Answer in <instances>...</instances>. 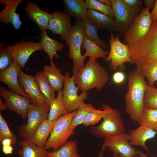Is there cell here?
Instances as JSON below:
<instances>
[{"instance_id": "1", "label": "cell", "mask_w": 157, "mask_h": 157, "mask_svg": "<svg viewBox=\"0 0 157 157\" xmlns=\"http://www.w3.org/2000/svg\"><path fill=\"white\" fill-rule=\"evenodd\" d=\"M148 85L140 69L136 67L130 72L128 90L125 96V111L132 120L138 123L141 118Z\"/></svg>"}, {"instance_id": "2", "label": "cell", "mask_w": 157, "mask_h": 157, "mask_svg": "<svg viewBox=\"0 0 157 157\" xmlns=\"http://www.w3.org/2000/svg\"><path fill=\"white\" fill-rule=\"evenodd\" d=\"M126 44L130 58L139 69L149 63H157V21L153 22L143 38L134 43Z\"/></svg>"}, {"instance_id": "3", "label": "cell", "mask_w": 157, "mask_h": 157, "mask_svg": "<svg viewBox=\"0 0 157 157\" xmlns=\"http://www.w3.org/2000/svg\"><path fill=\"white\" fill-rule=\"evenodd\" d=\"M75 83L82 92L94 88L100 90L108 83L109 76L96 59L90 58L86 64L73 73Z\"/></svg>"}, {"instance_id": "4", "label": "cell", "mask_w": 157, "mask_h": 157, "mask_svg": "<svg viewBox=\"0 0 157 157\" xmlns=\"http://www.w3.org/2000/svg\"><path fill=\"white\" fill-rule=\"evenodd\" d=\"M102 122L98 126H92L90 133L98 138L116 135L126 133V128L118 109H112L102 118Z\"/></svg>"}, {"instance_id": "5", "label": "cell", "mask_w": 157, "mask_h": 157, "mask_svg": "<svg viewBox=\"0 0 157 157\" xmlns=\"http://www.w3.org/2000/svg\"><path fill=\"white\" fill-rule=\"evenodd\" d=\"M77 110L60 117L55 122L44 149L56 151L64 145L74 134L69 129L70 123L76 114Z\"/></svg>"}, {"instance_id": "6", "label": "cell", "mask_w": 157, "mask_h": 157, "mask_svg": "<svg viewBox=\"0 0 157 157\" xmlns=\"http://www.w3.org/2000/svg\"><path fill=\"white\" fill-rule=\"evenodd\" d=\"M50 106L47 103L40 105L31 104L27 113V122L18 128V133L22 139L28 140L42 122L47 119Z\"/></svg>"}, {"instance_id": "7", "label": "cell", "mask_w": 157, "mask_h": 157, "mask_svg": "<svg viewBox=\"0 0 157 157\" xmlns=\"http://www.w3.org/2000/svg\"><path fill=\"white\" fill-rule=\"evenodd\" d=\"M76 21L72 26L69 39V57L73 61V73L84 66L86 58L81 53V46L85 36L82 28L81 20L75 18Z\"/></svg>"}, {"instance_id": "8", "label": "cell", "mask_w": 157, "mask_h": 157, "mask_svg": "<svg viewBox=\"0 0 157 157\" xmlns=\"http://www.w3.org/2000/svg\"><path fill=\"white\" fill-rule=\"evenodd\" d=\"M149 10L145 7L142 9L140 13L124 34L125 43L126 44L134 43L147 35L153 22Z\"/></svg>"}, {"instance_id": "9", "label": "cell", "mask_w": 157, "mask_h": 157, "mask_svg": "<svg viewBox=\"0 0 157 157\" xmlns=\"http://www.w3.org/2000/svg\"><path fill=\"white\" fill-rule=\"evenodd\" d=\"M109 41L110 51L105 60L110 62V67L111 69L116 71L118 68H123L124 64L126 62L134 64L130 58L127 45L120 41L118 35H115L113 32H110Z\"/></svg>"}, {"instance_id": "10", "label": "cell", "mask_w": 157, "mask_h": 157, "mask_svg": "<svg viewBox=\"0 0 157 157\" xmlns=\"http://www.w3.org/2000/svg\"><path fill=\"white\" fill-rule=\"evenodd\" d=\"M117 32L123 34L127 30L136 17L140 13L141 8H132L128 7L122 0H111Z\"/></svg>"}, {"instance_id": "11", "label": "cell", "mask_w": 157, "mask_h": 157, "mask_svg": "<svg viewBox=\"0 0 157 157\" xmlns=\"http://www.w3.org/2000/svg\"><path fill=\"white\" fill-rule=\"evenodd\" d=\"M65 75V78L63 89V103L68 113L77 110L88 97L87 91L82 92L78 94L79 88L76 86L73 76L70 77L69 73Z\"/></svg>"}, {"instance_id": "12", "label": "cell", "mask_w": 157, "mask_h": 157, "mask_svg": "<svg viewBox=\"0 0 157 157\" xmlns=\"http://www.w3.org/2000/svg\"><path fill=\"white\" fill-rule=\"evenodd\" d=\"M129 134L126 133L111 136L104 138L101 150L106 147L113 153L117 154L119 157H133L137 151L129 143Z\"/></svg>"}, {"instance_id": "13", "label": "cell", "mask_w": 157, "mask_h": 157, "mask_svg": "<svg viewBox=\"0 0 157 157\" xmlns=\"http://www.w3.org/2000/svg\"><path fill=\"white\" fill-rule=\"evenodd\" d=\"M0 95L4 99L7 109L20 115L25 121L27 118L28 110L31 104L29 100L1 86L0 87Z\"/></svg>"}, {"instance_id": "14", "label": "cell", "mask_w": 157, "mask_h": 157, "mask_svg": "<svg viewBox=\"0 0 157 157\" xmlns=\"http://www.w3.org/2000/svg\"><path fill=\"white\" fill-rule=\"evenodd\" d=\"M6 47L12 55L14 60L22 68L24 67L30 56L34 52L42 50L39 42L28 41L24 39Z\"/></svg>"}, {"instance_id": "15", "label": "cell", "mask_w": 157, "mask_h": 157, "mask_svg": "<svg viewBox=\"0 0 157 157\" xmlns=\"http://www.w3.org/2000/svg\"><path fill=\"white\" fill-rule=\"evenodd\" d=\"M18 78L20 86L28 96L31 104L40 105L46 103L35 76L26 74L21 70L19 73Z\"/></svg>"}, {"instance_id": "16", "label": "cell", "mask_w": 157, "mask_h": 157, "mask_svg": "<svg viewBox=\"0 0 157 157\" xmlns=\"http://www.w3.org/2000/svg\"><path fill=\"white\" fill-rule=\"evenodd\" d=\"M71 17L64 11H55L52 14L47 29L51 31L53 34L60 35L61 38L66 41L67 46L72 28Z\"/></svg>"}, {"instance_id": "17", "label": "cell", "mask_w": 157, "mask_h": 157, "mask_svg": "<svg viewBox=\"0 0 157 157\" xmlns=\"http://www.w3.org/2000/svg\"><path fill=\"white\" fill-rule=\"evenodd\" d=\"M22 68L19 64L14 60L9 67L0 71V81L6 85L10 90L28 99L19 82L18 74Z\"/></svg>"}, {"instance_id": "18", "label": "cell", "mask_w": 157, "mask_h": 157, "mask_svg": "<svg viewBox=\"0 0 157 157\" xmlns=\"http://www.w3.org/2000/svg\"><path fill=\"white\" fill-rule=\"evenodd\" d=\"M24 0H0L1 4L5 5L0 12V22L5 25L11 24L16 30L19 29L22 23L20 15L16 12L19 5Z\"/></svg>"}, {"instance_id": "19", "label": "cell", "mask_w": 157, "mask_h": 157, "mask_svg": "<svg viewBox=\"0 0 157 157\" xmlns=\"http://www.w3.org/2000/svg\"><path fill=\"white\" fill-rule=\"evenodd\" d=\"M25 10L30 18L37 25L41 31L47 29L52 14L44 11L36 3L29 0Z\"/></svg>"}, {"instance_id": "20", "label": "cell", "mask_w": 157, "mask_h": 157, "mask_svg": "<svg viewBox=\"0 0 157 157\" xmlns=\"http://www.w3.org/2000/svg\"><path fill=\"white\" fill-rule=\"evenodd\" d=\"M129 131V143L131 145L142 147L146 151L149 150L145 144L148 140L154 138L157 132L142 125Z\"/></svg>"}, {"instance_id": "21", "label": "cell", "mask_w": 157, "mask_h": 157, "mask_svg": "<svg viewBox=\"0 0 157 157\" xmlns=\"http://www.w3.org/2000/svg\"><path fill=\"white\" fill-rule=\"evenodd\" d=\"M40 35L41 37V40L39 42L40 46L49 56L51 65H54L53 57L55 56L57 59L59 58V55L57 52L62 51L64 47V45L62 43L50 38L47 35L46 31H41Z\"/></svg>"}, {"instance_id": "22", "label": "cell", "mask_w": 157, "mask_h": 157, "mask_svg": "<svg viewBox=\"0 0 157 157\" xmlns=\"http://www.w3.org/2000/svg\"><path fill=\"white\" fill-rule=\"evenodd\" d=\"M88 19L98 28L111 32H117L114 19L109 16L93 9H88Z\"/></svg>"}, {"instance_id": "23", "label": "cell", "mask_w": 157, "mask_h": 157, "mask_svg": "<svg viewBox=\"0 0 157 157\" xmlns=\"http://www.w3.org/2000/svg\"><path fill=\"white\" fill-rule=\"evenodd\" d=\"M55 122L51 121L47 119H45L28 140L39 147L44 148Z\"/></svg>"}, {"instance_id": "24", "label": "cell", "mask_w": 157, "mask_h": 157, "mask_svg": "<svg viewBox=\"0 0 157 157\" xmlns=\"http://www.w3.org/2000/svg\"><path fill=\"white\" fill-rule=\"evenodd\" d=\"M20 147L18 151L19 157H49V151L33 143L28 140L19 141Z\"/></svg>"}, {"instance_id": "25", "label": "cell", "mask_w": 157, "mask_h": 157, "mask_svg": "<svg viewBox=\"0 0 157 157\" xmlns=\"http://www.w3.org/2000/svg\"><path fill=\"white\" fill-rule=\"evenodd\" d=\"M64 11L71 17L78 18L81 20L87 18L88 8L83 0H63Z\"/></svg>"}, {"instance_id": "26", "label": "cell", "mask_w": 157, "mask_h": 157, "mask_svg": "<svg viewBox=\"0 0 157 157\" xmlns=\"http://www.w3.org/2000/svg\"><path fill=\"white\" fill-rule=\"evenodd\" d=\"M43 75L46 78L51 86L55 91L61 90L64 85L65 77L61 74L60 70L55 65L45 66L43 71Z\"/></svg>"}, {"instance_id": "27", "label": "cell", "mask_w": 157, "mask_h": 157, "mask_svg": "<svg viewBox=\"0 0 157 157\" xmlns=\"http://www.w3.org/2000/svg\"><path fill=\"white\" fill-rule=\"evenodd\" d=\"M49 105L50 109L47 119L51 121L55 122L62 116L68 114L63 103L61 90L58 92L57 97Z\"/></svg>"}, {"instance_id": "28", "label": "cell", "mask_w": 157, "mask_h": 157, "mask_svg": "<svg viewBox=\"0 0 157 157\" xmlns=\"http://www.w3.org/2000/svg\"><path fill=\"white\" fill-rule=\"evenodd\" d=\"M81 48L85 50L84 54L85 58L88 56L90 58H93L96 59L101 58L105 60L107 57L106 55L109 53L108 51H104L100 46L85 36Z\"/></svg>"}, {"instance_id": "29", "label": "cell", "mask_w": 157, "mask_h": 157, "mask_svg": "<svg viewBox=\"0 0 157 157\" xmlns=\"http://www.w3.org/2000/svg\"><path fill=\"white\" fill-rule=\"evenodd\" d=\"M48 156L49 157H81L76 140H68L58 149L49 151Z\"/></svg>"}, {"instance_id": "30", "label": "cell", "mask_w": 157, "mask_h": 157, "mask_svg": "<svg viewBox=\"0 0 157 157\" xmlns=\"http://www.w3.org/2000/svg\"><path fill=\"white\" fill-rule=\"evenodd\" d=\"M35 78L40 90L49 105L55 98V91L52 88L42 72L38 71Z\"/></svg>"}, {"instance_id": "31", "label": "cell", "mask_w": 157, "mask_h": 157, "mask_svg": "<svg viewBox=\"0 0 157 157\" xmlns=\"http://www.w3.org/2000/svg\"><path fill=\"white\" fill-rule=\"evenodd\" d=\"M101 105L103 110L92 109L85 117L82 124L85 126L96 124L113 109L110 104H101Z\"/></svg>"}, {"instance_id": "32", "label": "cell", "mask_w": 157, "mask_h": 157, "mask_svg": "<svg viewBox=\"0 0 157 157\" xmlns=\"http://www.w3.org/2000/svg\"><path fill=\"white\" fill-rule=\"evenodd\" d=\"M81 20L82 28L85 36L102 48H106L105 41L101 39L99 37L97 31L99 29L98 27L88 19Z\"/></svg>"}, {"instance_id": "33", "label": "cell", "mask_w": 157, "mask_h": 157, "mask_svg": "<svg viewBox=\"0 0 157 157\" xmlns=\"http://www.w3.org/2000/svg\"><path fill=\"white\" fill-rule=\"evenodd\" d=\"M94 107L90 103H83L77 110L76 113L72 119L69 128V131L74 134L75 128L78 125L82 124L86 115Z\"/></svg>"}, {"instance_id": "34", "label": "cell", "mask_w": 157, "mask_h": 157, "mask_svg": "<svg viewBox=\"0 0 157 157\" xmlns=\"http://www.w3.org/2000/svg\"><path fill=\"white\" fill-rule=\"evenodd\" d=\"M157 132V109L144 107L138 123Z\"/></svg>"}, {"instance_id": "35", "label": "cell", "mask_w": 157, "mask_h": 157, "mask_svg": "<svg viewBox=\"0 0 157 157\" xmlns=\"http://www.w3.org/2000/svg\"><path fill=\"white\" fill-rule=\"evenodd\" d=\"M85 2L88 9L96 10L113 19L115 18L114 13L112 7L106 5L98 0H85Z\"/></svg>"}, {"instance_id": "36", "label": "cell", "mask_w": 157, "mask_h": 157, "mask_svg": "<svg viewBox=\"0 0 157 157\" xmlns=\"http://www.w3.org/2000/svg\"><path fill=\"white\" fill-rule=\"evenodd\" d=\"M139 69L144 77L147 78L149 86H154V83L156 81L157 87V63H152L144 65Z\"/></svg>"}, {"instance_id": "37", "label": "cell", "mask_w": 157, "mask_h": 157, "mask_svg": "<svg viewBox=\"0 0 157 157\" xmlns=\"http://www.w3.org/2000/svg\"><path fill=\"white\" fill-rule=\"evenodd\" d=\"M143 104L144 107L157 109V88L147 85L144 93Z\"/></svg>"}, {"instance_id": "38", "label": "cell", "mask_w": 157, "mask_h": 157, "mask_svg": "<svg viewBox=\"0 0 157 157\" xmlns=\"http://www.w3.org/2000/svg\"><path fill=\"white\" fill-rule=\"evenodd\" d=\"M13 56L6 47L4 42L0 44V71L9 67L14 61Z\"/></svg>"}, {"instance_id": "39", "label": "cell", "mask_w": 157, "mask_h": 157, "mask_svg": "<svg viewBox=\"0 0 157 157\" xmlns=\"http://www.w3.org/2000/svg\"><path fill=\"white\" fill-rule=\"evenodd\" d=\"M6 138H9L12 141V144H15L17 142V137L11 132L6 121L0 112V142Z\"/></svg>"}, {"instance_id": "40", "label": "cell", "mask_w": 157, "mask_h": 157, "mask_svg": "<svg viewBox=\"0 0 157 157\" xmlns=\"http://www.w3.org/2000/svg\"><path fill=\"white\" fill-rule=\"evenodd\" d=\"M128 7L132 8H140L143 3L140 0H122Z\"/></svg>"}, {"instance_id": "41", "label": "cell", "mask_w": 157, "mask_h": 157, "mask_svg": "<svg viewBox=\"0 0 157 157\" xmlns=\"http://www.w3.org/2000/svg\"><path fill=\"white\" fill-rule=\"evenodd\" d=\"M124 74L121 71H117L114 73L113 76V82L117 84H120L123 83L125 79Z\"/></svg>"}, {"instance_id": "42", "label": "cell", "mask_w": 157, "mask_h": 157, "mask_svg": "<svg viewBox=\"0 0 157 157\" xmlns=\"http://www.w3.org/2000/svg\"><path fill=\"white\" fill-rule=\"evenodd\" d=\"M145 7L150 9L153 8L156 2V0H143Z\"/></svg>"}, {"instance_id": "43", "label": "cell", "mask_w": 157, "mask_h": 157, "mask_svg": "<svg viewBox=\"0 0 157 157\" xmlns=\"http://www.w3.org/2000/svg\"><path fill=\"white\" fill-rule=\"evenodd\" d=\"M150 14L153 22L157 21V0H156L155 5Z\"/></svg>"}, {"instance_id": "44", "label": "cell", "mask_w": 157, "mask_h": 157, "mask_svg": "<svg viewBox=\"0 0 157 157\" xmlns=\"http://www.w3.org/2000/svg\"><path fill=\"white\" fill-rule=\"evenodd\" d=\"M13 149V148L11 145L2 146V151L4 154L6 155L11 154Z\"/></svg>"}, {"instance_id": "45", "label": "cell", "mask_w": 157, "mask_h": 157, "mask_svg": "<svg viewBox=\"0 0 157 157\" xmlns=\"http://www.w3.org/2000/svg\"><path fill=\"white\" fill-rule=\"evenodd\" d=\"M0 143L2 146L11 145L12 144V141L10 139L6 138L3 140Z\"/></svg>"}, {"instance_id": "46", "label": "cell", "mask_w": 157, "mask_h": 157, "mask_svg": "<svg viewBox=\"0 0 157 157\" xmlns=\"http://www.w3.org/2000/svg\"><path fill=\"white\" fill-rule=\"evenodd\" d=\"M7 109L5 104L3 102L2 99L0 98V110L1 111H4Z\"/></svg>"}, {"instance_id": "47", "label": "cell", "mask_w": 157, "mask_h": 157, "mask_svg": "<svg viewBox=\"0 0 157 157\" xmlns=\"http://www.w3.org/2000/svg\"><path fill=\"white\" fill-rule=\"evenodd\" d=\"M137 154L135 155L133 157H148L143 152L139 151L136 150Z\"/></svg>"}, {"instance_id": "48", "label": "cell", "mask_w": 157, "mask_h": 157, "mask_svg": "<svg viewBox=\"0 0 157 157\" xmlns=\"http://www.w3.org/2000/svg\"><path fill=\"white\" fill-rule=\"evenodd\" d=\"M99 1L104 4L110 6L112 7L111 0H98Z\"/></svg>"}, {"instance_id": "49", "label": "cell", "mask_w": 157, "mask_h": 157, "mask_svg": "<svg viewBox=\"0 0 157 157\" xmlns=\"http://www.w3.org/2000/svg\"><path fill=\"white\" fill-rule=\"evenodd\" d=\"M104 151L101 150L99 152L98 156V157H104Z\"/></svg>"}, {"instance_id": "50", "label": "cell", "mask_w": 157, "mask_h": 157, "mask_svg": "<svg viewBox=\"0 0 157 157\" xmlns=\"http://www.w3.org/2000/svg\"><path fill=\"white\" fill-rule=\"evenodd\" d=\"M113 157H119V156L117 154L113 153Z\"/></svg>"}]
</instances>
